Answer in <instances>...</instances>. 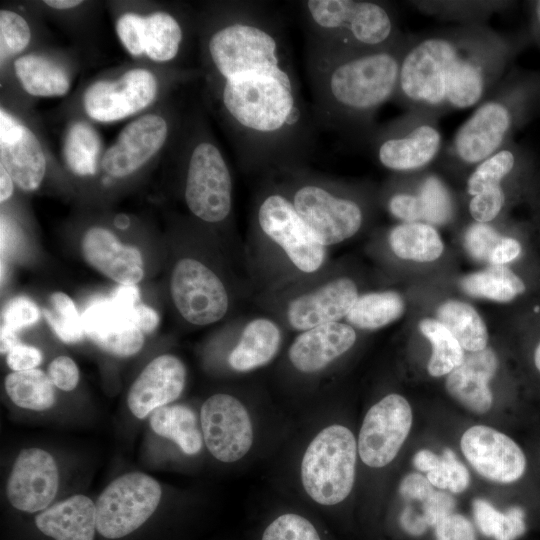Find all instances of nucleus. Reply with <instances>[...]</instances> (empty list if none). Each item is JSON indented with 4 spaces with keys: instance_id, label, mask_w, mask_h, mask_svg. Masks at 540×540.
I'll return each mask as SVG.
<instances>
[{
    "instance_id": "obj_20",
    "label": "nucleus",
    "mask_w": 540,
    "mask_h": 540,
    "mask_svg": "<svg viewBox=\"0 0 540 540\" xmlns=\"http://www.w3.org/2000/svg\"><path fill=\"white\" fill-rule=\"evenodd\" d=\"M169 126L156 114L141 116L126 125L116 141L103 154L101 165L112 177L131 175L150 160L165 144Z\"/></svg>"
},
{
    "instance_id": "obj_30",
    "label": "nucleus",
    "mask_w": 540,
    "mask_h": 540,
    "mask_svg": "<svg viewBox=\"0 0 540 540\" xmlns=\"http://www.w3.org/2000/svg\"><path fill=\"white\" fill-rule=\"evenodd\" d=\"M388 241L397 257L416 262L434 261L444 249L435 227L423 222L399 223L390 230Z\"/></svg>"
},
{
    "instance_id": "obj_44",
    "label": "nucleus",
    "mask_w": 540,
    "mask_h": 540,
    "mask_svg": "<svg viewBox=\"0 0 540 540\" xmlns=\"http://www.w3.org/2000/svg\"><path fill=\"white\" fill-rule=\"evenodd\" d=\"M502 236L490 223L473 222L465 231L464 245L476 260L488 261Z\"/></svg>"
},
{
    "instance_id": "obj_57",
    "label": "nucleus",
    "mask_w": 540,
    "mask_h": 540,
    "mask_svg": "<svg viewBox=\"0 0 540 540\" xmlns=\"http://www.w3.org/2000/svg\"><path fill=\"white\" fill-rule=\"evenodd\" d=\"M1 342H0V351L1 353H8L14 346L19 344L17 331L11 329L10 327L2 324L1 326Z\"/></svg>"
},
{
    "instance_id": "obj_58",
    "label": "nucleus",
    "mask_w": 540,
    "mask_h": 540,
    "mask_svg": "<svg viewBox=\"0 0 540 540\" xmlns=\"http://www.w3.org/2000/svg\"><path fill=\"white\" fill-rule=\"evenodd\" d=\"M13 179L0 165V201L4 202L8 200L13 193Z\"/></svg>"
},
{
    "instance_id": "obj_42",
    "label": "nucleus",
    "mask_w": 540,
    "mask_h": 540,
    "mask_svg": "<svg viewBox=\"0 0 540 540\" xmlns=\"http://www.w3.org/2000/svg\"><path fill=\"white\" fill-rule=\"evenodd\" d=\"M260 540H322L314 524L297 513H284L264 529Z\"/></svg>"
},
{
    "instance_id": "obj_60",
    "label": "nucleus",
    "mask_w": 540,
    "mask_h": 540,
    "mask_svg": "<svg viewBox=\"0 0 540 540\" xmlns=\"http://www.w3.org/2000/svg\"><path fill=\"white\" fill-rule=\"evenodd\" d=\"M534 363L538 371L540 372V342L538 343L534 352Z\"/></svg>"
},
{
    "instance_id": "obj_22",
    "label": "nucleus",
    "mask_w": 540,
    "mask_h": 540,
    "mask_svg": "<svg viewBox=\"0 0 540 540\" xmlns=\"http://www.w3.org/2000/svg\"><path fill=\"white\" fill-rule=\"evenodd\" d=\"M358 297V289L352 279L335 278L294 298L287 307V320L299 331L339 322L346 318Z\"/></svg>"
},
{
    "instance_id": "obj_3",
    "label": "nucleus",
    "mask_w": 540,
    "mask_h": 540,
    "mask_svg": "<svg viewBox=\"0 0 540 540\" xmlns=\"http://www.w3.org/2000/svg\"><path fill=\"white\" fill-rule=\"evenodd\" d=\"M410 34L370 52L343 54L307 46L306 70L317 127L367 144L379 109L396 94Z\"/></svg>"
},
{
    "instance_id": "obj_56",
    "label": "nucleus",
    "mask_w": 540,
    "mask_h": 540,
    "mask_svg": "<svg viewBox=\"0 0 540 540\" xmlns=\"http://www.w3.org/2000/svg\"><path fill=\"white\" fill-rule=\"evenodd\" d=\"M440 461V456L427 449L418 451L413 458L415 468L419 471L427 473L435 469L439 465Z\"/></svg>"
},
{
    "instance_id": "obj_27",
    "label": "nucleus",
    "mask_w": 540,
    "mask_h": 540,
    "mask_svg": "<svg viewBox=\"0 0 540 540\" xmlns=\"http://www.w3.org/2000/svg\"><path fill=\"white\" fill-rule=\"evenodd\" d=\"M35 524L55 540H94L96 506L85 495H73L40 512Z\"/></svg>"
},
{
    "instance_id": "obj_52",
    "label": "nucleus",
    "mask_w": 540,
    "mask_h": 540,
    "mask_svg": "<svg viewBox=\"0 0 540 540\" xmlns=\"http://www.w3.org/2000/svg\"><path fill=\"white\" fill-rule=\"evenodd\" d=\"M521 253L520 242L512 237L502 236L493 250L489 262L492 265H504L515 260Z\"/></svg>"
},
{
    "instance_id": "obj_33",
    "label": "nucleus",
    "mask_w": 540,
    "mask_h": 540,
    "mask_svg": "<svg viewBox=\"0 0 540 540\" xmlns=\"http://www.w3.org/2000/svg\"><path fill=\"white\" fill-rule=\"evenodd\" d=\"M463 291L473 297L496 302H510L525 292L524 281L504 265H492L465 276L460 282Z\"/></svg>"
},
{
    "instance_id": "obj_50",
    "label": "nucleus",
    "mask_w": 540,
    "mask_h": 540,
    "mask_svg": "<svg viewBox=\"0 0 540 540\" xmlns=\"http://www.w3.org/2000/svg\"><path fill=\"white\" fill-rule=\"evenodd\" d=\"M6 362L13 371L35 369L42 362V353L34 346L19 343L7 353Z\"/></svg>"
},
{
    "instance_id": "obj_36",
    "label": "nucleus",
    "mask_w": 540,
    "mask_h": 540,
    "mask_svg": "<svg viewBox=\"0 0 540 540\" xmlns=\"http://www.w3.org/2000/svg\"><path fill=\"white\" fill-rule=\"evenodd\" d=\"M101 152L98 133L87 123L76 122L70 126L63 148L68 168L78 176L94 175Z\"/></svg>"
},
{
    "instance_id": "obj_59",
    "label": "nucleus",
    "mask_w": 540,
    "mask_h": 540,
    "mask_svg": "<svg viewBox=\"0 0 540 540\" xmlns=\"http://www.w3.org/2000/svg\"><path fill=\"white\" fill-rule=\"evenodd\" d=\"M44 3L54 9H70L82 3L80 0H45Z\"/></svg>"
},
{
    "instance_id": "obj_14",
    "label": "nucleus",
    "mask_w": 540,
    "mask_h": 540,
    "mask_svg": "<svg viewBox=\"0 0 540 540\" xmlns=\"http://www.w3.org/2000/svg\"><path fill=\"white\" fill-rule=\"evenodd\" d=\"M205 445L217 460L232 463L243 458L253 444V426L246 407L236 397L219 393L209 397L200 411Z\"/></svg>"
},
{
    "instance_id": "obj_43",
    "label": "nucleus",
    "mask_w": 540,
    "mask_h": 540,
    "mask_svg": "<svg viewBox=\"0 0 540 540\" xmlns=\"http://www.w3.org/2000/svg\"><path fill=\"white\" fill-rule=\"evenodd\" d=\"M31 31L26 20L10 10L0 12L1 61L22 52L29 44Z\"/></svg>"
},
{
    "instance_id": "obj_47",
    "label": "nucleus",
    "mask_w": 540,
    "mask_h": 540,
    "mask_svg": "<svg viewBox=\"0 0 540 540\" xmlns=\"http://www.w3.org/2000/svg\"><path fill=\"white\" fill-rule=\"evenodd\" d=\"M436 540H476L471 522L461 514L452 513L435 525Z\"/></svg>"
},
{
    "instance_id": "obj_37",
    "label": "nucleus",
    "mask_w": 540,
    "mask_h": 540,
    "mask_svg": "<svg viewBox=\"0 0 540 540\" xmlns=\"http://www.w3.org/2000/svg\"><path fill=\"white\" fill-rule=\"evenodd\" d=\"M420 332L429 340L432 353L427 364L433 377L448 375L464 359V351L452 333L438 320L425 318L418 324Z\"/></svg>"
},
{
    "instance_id": "obj_10",
    "label": "nucleus",
    "mask_w": 540,
    "mask_h": 540,
    "mask_svg": "<svg viewBox=\"0 0 540 540\" xmlns=\"http://www.w3.org/2000/svg\"><path fill=\"white\" fill-rule=\"evenodd\" d=\"M260 231L276 243L302 272L314 273L325 261L326 247L308 229L281 186H268L255 212Z\"/></svg>"
},
{
    "instance_id": "obj_32",
    "label": "nucleus",
    "mask_w": 540,
    "mask_h": 540,
    "mask_svg": "<svg viewBox=\"0 0 540 540\" xmlns=\"http://www.w3.org/2000/svg\"><path fill=\"white\" fill-rule=\"evenodd\" d=\"M437 320L452 333L463 349L477 352L486 348V324L470 304L459 300L446 301L437 309Z\"/></svg>"
},
{
    "instance_id": "obj_16",
    "label": "nucleus",
    "mask_w": 540,
    "mask_h": 540,
    "mask_svg": "<svg viewBox=\"0 0 540 540\" xmlns=\"http://www.w3.org/2000/svg\"><path fill=\"white\" fill-rule=\"evenodd\" d=\"M461 450L470 465L484 478L511 483L526 468L521 448L507 435L484 425H476L462 435Z\"/></svg>"
},
{
    "instance_id": "obj_29",
    "label": "nucleus",
    "mask_w": 540,
    "mask_h": 540,
    "mask_svg": "<svg viewBox=\"0 0 540 540\" xmlns=\"http://www.w3.org/2000/svg\"><path fill=\"white\" fill-rule=\"evenodd\" d=\"M14 71L23 89L32 96H63L70 88L65 70L40 55L28 54L17 58Z\"/></svg>"
},
{
    "instance_id": "obj_28",
    "label": "nucleus",
    "mask_w": 540,
    "mask_h": 540,
    "mask_svg": "<svg viewBox=\"0 0 540 540\" xmlns=\"http://www.w3.org/2000/svg\"><path fill=\"white\" fill-rule=\"evenodd\" d=\"M280 343L281 332L276 323L267 318L253 319L244 327L228 362L239 372L257 369L276 356Z\"/></svg>"
},
{
    "instance_id": "obj_54",
    "label": "nucleus",
    "mask_w": 540,
    "mask_h": 540,
    "mask_svg": "<svg viewBox=\"0 0 540 540\" xmlns=\"http://www.w3.org/2000/svg\"><path fill=\"white\" fill-rule=\"evenodd\" d=\"M528 13V25L526 30L530 44H534L540 50V0L526 2Z\"/></svg>"
},
{
    "instance_id": "obj_35",
    "label": "nucleus",
    "mask_w": 540,
    "mask_h": 540,
    "mask_svg": "<svg viewBox=\"0 0 540 540\" xmlns=\"http://www.w3.org/2000/svg\"><path fill=\"white\" fill-rule=\"evenodd\" d=\"M5 390L17 406L33 411H44L55 402L53 383L42 370L14 371L5 378Z\"/></svg>"
},
{
    "instance_id": "obj_48",
    "label": "nucleus",
    "mask_w": 540,
    "mask_h": 540,
    "mask_svg": "<svg viewBox=\"0 0 540 540\" xmlns=\"http://www.w3.org/2000/svg\"><path fill=\"white\" fill-rule=\"evenodd\" d=\"M48 376L56 387L63 391L76 388L79 381V370L76 363L67 356H58L48 367Z\"/></svg>"
},
{
    "instance_id": "obj_18",
    "label": "nucleus",
    "mask_w": 540,
    "mask_h": 540,
    "mask_svg": "<svg viewBox=\"0 0 540 540\" xmlns=\"http://www.w3.org/2000/svg\"><path fill=\"white\" fill-rule=\"evenodd\" d=\"M116 33L131 55L145 54L156 62L173 60L184 36L179 20L163 11L147 16L125 13L116 22Z\"/></svg>"
},
{
    "instance_id": "obj_11",
    "label": "nucleus",
    "mask_w": 540,
    "mask_h": 540,
    "mask_svg": "<svg viewBox=\"0 0 540 540\" xmlns=\"http://www.w3.org/2000/svg\"><path fill=\"white\" fill-rule=\"evenodd\" d=\"M161 495L159 483L147 474L129 472L116 478L95 503L97 531L108 539L132 533L155 512Z\"/></svg>"
},
{
    "instance_id": "obj_17",
    "label": "nucleus",
    "mask_w": 540,
    "mask_h": 540,
    "mask_svg": "<svg viewBox=\"0 0 540 540\" xmlns=\"http://www.w3.org/2000/svg\"><path fill=\"white\" fill-rule=\"evenodd\" d=\"M58 485V468L52 455L36 447L23 449L8 478L7 498L20 511H41L54 499Z\"/></svg>"
},
{
    "instance_id": "obj_12",
    "label": "nucleus",
    "mask_w": 540,
    "mask_h": 540,
    "mask_svg": "<svg viewBox=\"0 0 540 540\" xmlns=\"http://www.w3.org/2000/svg\"><path fill=\"white\" fill-rule=\"evenodd\" d=\"M170 292L181 316L194 325H209L228 311L227 290L219 277L202 262L179 260L170 278Z\"/></svg>"
},
{
    "instance_id": "obj_41",
    "label": "nucleus",
    "mask_w": 540,
    "mask_h": 540,
    "mask_svg": "<svg viewBox=\"0 0 540 540\" xmlns=\"http://www.w3.org/2000/svg\"><path fill=\"white\" fill-rule=\"evenodd\" d=\"M43 314L56 335L68 344L80 342L84 335L82 315L79 314L72 299L63 292L50 296L49 305Z\"/></svg>"
},
{
    "instance_id": "obj_9",
    "label": "nucleus",
    "mask_w": 540,
    "mask_h": 540,
    "mask_svg": "<svg viewBox=\"0 0 540 540\" xmlns=\"http://www.w3.org/2000/svg\"><path fill=\"white\" fill-rule=\"evenodd\" d=\"M184 199L190 212L207 223H221L231 213L230 169L211 139H195L187 153Z\"/></svg>"
},
{
    "instance_id": "obj_53",
    "label": "nucleus",
    "mask_w": 540,
    "mask_h": 540,
    "mask_svg": "<svg viewBox=\"0 0 540 540\" xmlns=\"http://www.w3.org/2000/svg\"><path fill=\"white\" fill-rule=\"evenodd\" d=\"M133 318L143 333L153 332L159 323L158 313L148 305L138 303L133 308Z\"/></svg>"
},
{
    "instance_id": "obj_34",
    "label": "nucleus",
    "mask_w": 540,
    "mask_h": 540,
    "mask_svg": "<svg viewBox=\"0 0 540 540\" xmlns=\"http://www.w3.org/2000/svg\"><path fill=\"white\" fill-rule=\"evenodd\" d=\"M404 311L405 302L399 293L372 292L358 297L346 320L352 327L375 330L396 321Z\"/></svg>"
},
{
    "instance_id": "obj_19",
    "label": "nucleus",
    "mask_w": 540,
    "mask_h": 540,
    "mask_svg": "<svg viewBox=\"0 0 540 540\" xmlns=\"http://www.w3.org/2000/svg\"><path fill=\"white\" fill-rule=\"evenodd\" d=\"M134 307L122 305L111 296L93 299L82 314L85 335L110 354H136L144 344V334L134 321Z\"/></svg>"
},
{
    "instance_id": "obj_51",
    "label": "nucleus",
    "mask_w": 540,
    "mask_h": 540,
    "mask_svg": "<svg viewBox=\"0 0 540 540\" xmlns=\"http://www.w3.org/2000/svg\"><path fill=\"white\" fill-rule=\"evenodd\" d=\"M399 491L405 499L424 502L435 490L427 478L411 473L402 480Z\"/></svg>"
},
{
    "instance_id": "obj_45",
    "label": "nucleus",
    "mask_w": 540,
    "mask_h": 540,
    "mask_svg": "<svg viewBox=\"0 0 540 540\" xmlns=\"http://www.w3.org/2000/svg\"><path fill=\"white\" fill-rule=\"evenodd\" d=\"M2 318L4 325L18 331L35 324L40 318V310L30 298L17 296L5 305Z\"/></svg>"
},
{
    "instance_id": "obj_46",
    "label": "nucleus",
    "mask_w": 540,
    "mask_h": 540,
    "mask_svg": "<svg viewBox=\"0 0 540 540\" xmlns=\"http://www.w3.org/2000/svg\"><path fill=\"white\" fill-rule=\"evenodd\" d=\"M441 470L444 476L446 489L453 493L463 492L469 485L470 475L463 463L454 452L446 448L441 456Z\"/></svg>"
},
{
    "instance_id": "obj_49",
    "label": "nucleus",
    "mask_w": 540,
    "mask_h": 540,
    "mask_svg": "<svg viewBox=\"0 0 540 540\" xmlns=\"http://www.w3.org/2000/svg\"><path fill=\"white\" fill-rule=\"evenodd\" d=\"M454 507L455 500L451 495L434 491L423 502V518L427 525L435 526L441 519L452 514Z\"/></svg>"
},
{
    "instance_id": "obj_26",
    "label": "nucleus",
    "mask_w": 540,
    "mask_h": 540,
    "mask_svg": "<svg viewBox=\"0 0 540 540\" xmlns=\"http://www.w3.org/2000/svg\"><path fill=\"white\" fill-rule=\"evenodd\" d=\"M497 357L490 348L470 352L447 376L446 389L459 403L472 412L486 413L493 396L489 381L497 370Z\"/></svg>"
},
{
    "instance_id": "obj_8",
    "label": "nucleus",
    "mask_w": 540,
    "mask_h": 540,
    "mask_svg": "<svg viewBox=\"0 0 540 540\" xmlns=\"http://www.w3.org/2000/svg\"><path fill=\"white\" fill-rule=\"evenodd\" d=\"M437 115L407 110L404 114L377 126L367 145L383 168L408 174L424 170L444 148Z\"/></svg>"
},
{
    "instance_id": "obj_2",
    "label": "nucleus",
    "mask_w": 540,
    "mask_h": 540,
    "mask_svg": "<svg viewBox=\"0 0 540 540\" xmlns=\"http://www.w3.org/2000/svg\"><path fill=\"white\" fill-rule=\"evenodd\" d=\"M528 44L525 29L505 33L487 24L410 34L393 101L438 117L477 106Z\"/></svg>"
},
{
    "instance_id": "obj_15",
    "label": "nucleus",
    "mask_w": 540,
    "mask_h": 540,
    "mask_svg": "<svg viewBox=\"0 0 540 540\" xmlns=\"http://www.w3.org/2000/svg\"><path fill=\"white\" fill-rule=\"evenodd\" d=\"M158 92L154 74L143 68L125 72L117 80H101L84 92L83 107L87 115L99 122H113L148 107Z\"/></svg>"
},
{
    "instance_id": "obj_5",
    "label": "nucleus",
    "mask_w": 540,
    "mask_h": 540,
    "mask_svg": "<svg viewBox=\"0 0 540 540\" xmlns=\"http://www.w3.org/2000/svg\"><path fill=\"white\" fill-rule=\"evenodd\" d=\"M298 9L307 32V46L354 54L387 48L405 34L389 2L306 0Z\"/></svg>"
},
{
    "instance_id": "obj_13",
    "label": "nucleus",
    "mask_w": 540,
    "mask_h": 540,
    "mask_svg": "<svg viewBox=\"0 0 540 540\" xmlns=\"http://www.w3.org/2000/svg\"><path fill=\"white\" fill-rule=\"evenodd\" d=\"M412 425V410L399 394H389L366 413L358 437V453L372 468L388 465L406 440Z\"/></svg>"
},
{
    "instance_id": "obj_25",
    "label": "nucleus",
    "mask_w": 540,
    "mask_h": 540,
    "mask_svg": "<svg viewBox=\"0 0 540 540\" xmlns=\"http://www.w3.org/2000/svg\"><path fill=\"white\" fill-rule=\"evenodd\" d=\"M355 329L345 323L332 322L303 331L288 350L291 364L303 373L324 369L349 351L356 341Z\"/></svg>"
},
{
    "instance_id": "obj_40",
    "label": "nucleus",
    "mask_w": 540,
    "mask_h": 540,
    "mask_svg": "<svg viewBox=\"0 0 540 540\" xmlns=\"http://www.w3.org/2000/svg\"><path fill=\"white\" fill-rule=\"evenodd\" d=\"M415 195L423 212V223L444 225L450 222L454 216L453 197L444 183L436 174L427 173L421 176L416 188Z\"/></svg>"
},
{
    "instance_id": "obj_61",
    "label": "nucleus",
    "mask_w": 540,
    "mask_h": 540,
    "mask_svg": "<svg viewBox=\"0 0 540 540\" xmlns=\"http://www.w3.org/2000/svg\"><path fill=\"white\" fill-rule=\"evenodd\" d=\"M116 224L120 228H125L128 225V220L125 218H122L120 220H117Z\"/></svg>"
},
{
    "instance_id": "obj_7",
    "label": "nucleus",
    "mask_w": 540,
    "mask_h": 540,
    "mask_svg": "<svg viewBox=\"0 0 540 540\" xmlns=\"http://www.w3.org/2000/svg\"><path fill=\"white\" fill-rule=\"evenodd\" d=\"M357 444L345 426L330 425L309 443L301 461V482L316 503L332 506L350 494L354 479Z\"/></svg>"
},
{
    "instance_id": "obj_39",
    "label": "nucleus",
    "mask_w": 540,
    "mask_h": 540,
    "mask_svg": "<svg viewBox=\"0 0 540 540\" xmlns=\"http://www.w3.org/2000/svg\"><path fill=\"white\" fill-rule=\"evenodd\" d=\"M472 506L477 527L487 537L495 540H516L526 531L525 513L518 506L502 513L480 498L475 499Z\"/></svg>"
},
{
    "instance_id": "obj_4",
    "label": "nucleus",
    "mask_w": 540,
    "mask_h": 540,
    "mask_svg": "<svg viewBox=\"0 0 540 540\" xmlns=\"http://www.w3.org/2000/svg\"><path fill=\"white\" fill-rule=\"evenodd\" d=\"M540 113V71L513 66L455 132L439 158L453 170L473 169L514 141Z\"/></svg>"
},
{
    "instance_id": "obj_55",
    "label": "nucleus",
    "mask_w": 540,
    "mask_h": 540,
    "mask_svg": "<svg viewBox=\"0 0 540 540\" xmlns=\"http://www.w3.org/2000/svg\"><path fill=\"white\" fill-rule=\"evenodd\" d=\"M111 297L122 305L134 307L139 303L140 292L136 285H119L112 292Z\"/></svg>"
},
{
    "instance_id": "obj_6",
    "label": "nucleus",
    "mask_w": 540,
    "mask_h": 540,
    "mask_svg": "<svg viewBox=\"0 0 540 540\" xmlns=\"http://www.w3.org/2000/svg\"><path fill=\"white\" fill-rule=\"evenodd\" d=\"M281 188L308 229L325 247L357 234L366 219V206L351 190L309 173L304 167L275 172Z\"/></svg>"
},
{
    "instance_id": "obj_21",
    "label": "nucleus",
    "mask_w": 540,
    "mask_h": 540,
    "mask_svg": "<svg viewBox=\"0 0 540 540\" xmlns=\"http://www.w3.org/2000/svg\"><path fill=\"white\" fill-rule=\"evenodd\" d=\"M0 161L19 188L38 189L46 171L42 146L28 127L3 108L0 110Z\"/></svg>"
},
{
    "instance_id": "obj_24",
    "label": "nucleus",
    "mask_w": 540,
    "mask_h": 540,
    "mask_svg": "<svg viewBox=\"0 0 540 540\" xmlns=\"http://www.w3.org/2000/svg\"><path fill=\"white\" fill-rule=\"evenodd\" d=\"M85 260L106 277L120 285H135L144 276L141 252L122 244L103 227L88 229L81 242Z\"/></svg>"
},
{
    "instance_id": "obj_38",
    "label": "nucleus",
    "mask_w": 540,
    "mask_h": 540,
    "mask_svg": "<svg viewBox=\"0 0 540 540\" xmlns=\"http://www.w3.org/2000/svg\"><path fill=\"white\" fill-rule=\"evenodd\" d=\"M420 11L461 25L487 24L497 11L510 8V1H415Z\"/></svg>"
},
{
    "instance_id": "obj_23",
    "label": "nucleus",
    "mask_w": 540,
    "mask_h": 540,
    "mask_svg": "<svg viewBox=\"0 0 540 540\" xmlns=\"http://www.w3.org/2000/svg\"><path fill=\"white\" fill-rule=\"evenodd\" d=\"M186 368L174 355L154 358L133 382L128 393L132 414L143 419L155 409L176 400L183 391Z\"/></svg>"
},
{
    "instance_id": "obj_31",
    "label": "nucleus",
    "mask_w": 540,
    "mask_h": 540,
    "mask_svg": "<svg viewBox=\"0 0 540 540\" xmlns=\"http://www.w3.org/2000/svg\"><path fill=\"white\" fill-rule=\"evenodd\" d=\"M150 426L159 436L174 441L187 455L202 448L203 435L195 413L184 405L162 406L151 413Z\"/></svg>"
},
{
    "instance_id": "obj_1",
    "label": "nucleus",
    "mask_w": 540,
    "mask_h": 540,
    "mask_svg": "<svg viewBox=\"0 0 540 540\" xmlns=\"http://www.w3.org/2000/svg\"><path fill=\"white\" fill-rule=\"evenodd\" d=\"M206 35L219 108L244 169L304 167L317 125L302 95L285 23L269 4H227Z\"/></svg>"
}]
</instances>
